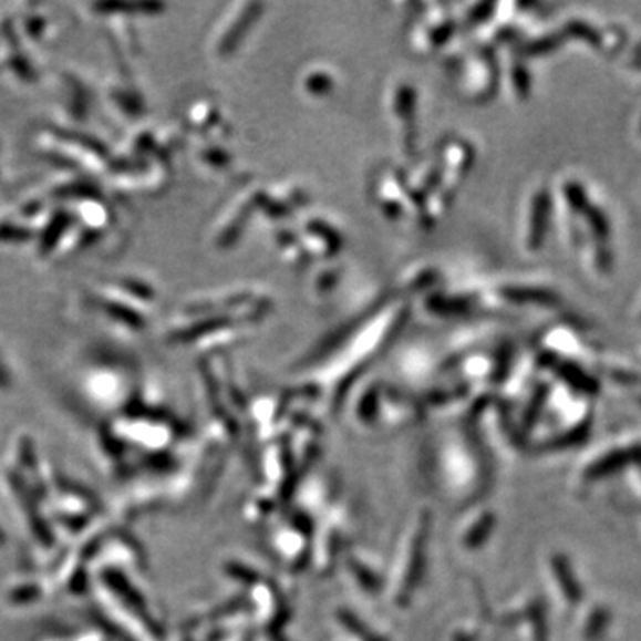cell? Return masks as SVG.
Listing matches in <instances>:
<instances>
[{
    "label": "cell",
    "mask_w": 641,
    "mask_h": 641,
    "mask_svg": "<svg viewBox=\"0 0 641 641\" xmlns=\"http://www.w3.org/2000/svg\"><path fill=\"white\" fill-rule=\"evenodd\" d=\"M63 95H61V107L64 113H69V118L73 123H81L87 120L92 113V92L77 79L66 77L63 81Z\"/></svg>",
    "instance_id": "cell-1"
}]
</instances>
